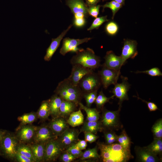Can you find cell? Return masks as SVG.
Listing matches in <instances>:
<instances>
[{
    "label": "cell",
    "instance_id": "cell-1",
    "mask_svg": "<svg viewBox=\"0 0 162 162\" xmlns=\"http://www.w3.org/2000/svg\"><path fill=\"white\" fill-rule=\"evenodd\" d=\"M101 156L104 162H124L131 157L130 149L125 148L119 143L105 145L99 144Z\"/></svg>",
    "mask_w": 162,
    "mask_h": 162
},
{
    "label": "cell",
    "instance_id": "cell-2",
    "mask_svg": "<svg viewBox=\"0 0 162 162\" xmlns=\"http://www.w3.org/2000/svg\"><path fill=\"white\" fill-rule=\"evenodd\" d=\"M54 92L63 100L73 102L78 105L84 94L78 85L73 84L68 78L58 83Z\"/></svg>",
    "mask_w": 162,
    "mask_h": 162
},
{
    "label": "cell",
    "instance_id": "cell-3",
    "mask_svg": "<svg viewBox=\"0 0 162 162\" xmlns=\"http://www.w3.org/2000/svg\"><path fill=\"white\" fill-rule=\"evenodd\" d=\"M70 62L72 65L79 64L93 70L101 66L100 57L96 55L94 50L89 48L86 49L81 48L72 57Z\"/></svg>",
    "mask_w": 162,
    "mask_h": 162
},
{
    "label": "cell",
    "instance_id": "cell-4",
    "mask_svg": "<svg viewBox=\"0 0 162 162\" xmlns=\"http://www.w3.org/2000/svg\"><path fill=\"white\" fill-rule=\"evenodd\" d=\"M19 143L15 134L6 130L0 143L2 156L10 160H14Z\"/></svg>",
    "mask_w": 162,
    "mask_h": 162
},
{
    "label": "cell",
    "instance_id": "cell-5",
    "mask_svg": "<svg viewBox=\"0 0 162 162\" xmlns=\"http://www.w3.org/2000/svg\"><path fill=\"white\" fill-rule=\"evenodd\" d=\"M78 85L84 94L98 91L102 83L98 73L93 71L84 76L80 80Z\"/></svg>",
    "mask_w": 162,
    "mask_h": 162
},
{
    "label": "cell",
    "instance_id": "cell-6",
    "mask_svg": "<svg viewBox=\"0 0 162 162\" xmlns=\"http://www.w3.org/2000/svg\"><path fill=\"white\" fill-rule=\"evenodd\" d=\"M101 66L102 68L98 74L100 77L102 85L106 89L110 85H114L117 83L121 73L120 71L107 67L104 64Z\"/></svg>",
    "mask_w": 162,
    "mask_h": 162
},
{
    "label": "cell",
    "instance_id": "cell-7",
    "mask_svg": "<svg viewBox=\"0 0 162 162\" xmlns=\"http://www.w3.org/2000/svg\"><path fill=\"white\" fill-rule=\"evenodd\" d=\"M64 150L57 138L49 141L46 144L44 162L55 161Z\"/></svg>",
    "mask_w": 162,
    "mask_h": 162
},
{
    "label": "cell",
    "instance_id": "cell-8",
    "mask_svg": "<svg viewBox=\"0 0 162 162\" xmlns=\"http://www.w3.org/2000/svg\"><path fill=\"white\" fill-rule=\"evenodd\" d=\"M37 127L30 124L20 125L15 134L19 142L27 144L32 142Z\"/></svg>",
    "mask_w": 162,
    "mask_h": 162
},
{
    "label": "cell",
    "instance_id": "cell-9",
    "mask_svg": "<svg viewBox=\"0 0 162 162\" xmlns=\"http://www.w3.org/2000/svg\"><path fill=\"white\" fill-rule=\"evenodd\" d=\"M121 77L122 80V82L117 83L115 84L114 87L111 91L113 95L119 100V109L123 102L124 100H128V92L130 86L128 82L127 77L121 76Z\"/></svg>",
    "mask_w": 162,
    "mask_h": 162
},
{
    "label": "cell",
    "instance_id": "cell-10",
    "mask_svg": "<svg viewBox=\"0 0 162 162\" xmlns=\"http://www.w3.org/2000/svg\"><path fill=\"white\" fill-rule=\"evenodd\" d=\"M80 131L76 129L68 128L57 137L60 144L65 150L71 145L78 141Z\"/></svg>",
    "mask_w": 162,
    "mask_h": 162
},
{
    "label": "cell",
    "instance_id": "cell-11",
    "mask_svg": "<svg viewBox=\"0 0 162 162\" xmlns=\"http://www.w3.org/2000/svg\"><path fill=\"white\" fill-rule=\"evenodd\" d=\"M92 38H86L82 39H75L69 38H64L63 41L62 45L59 52L63 56H65L68 52H72L76 53L81 48H78L77 46L80 44L87 42Z\"/></svg>",
    "mask_w": 162,
    "mask_h": 162
},
{
    "label": "cell",
    "instance_id": "cell-12",
    "mask_svg": "<svg viewBox=\"0 0 162 162\" xmlns=\"http://www.w3.org/2000/svg\"><path fill=\"white\" fill-rule=\"evenodd\" d=\"M57 138L52 132L48 124L37 126L32 142L47 143Z\"/></svg>",
    "mask_w": 162,
    "mask_h": 162
},
{
    "label": "cell",
    "instance_id": "cell-13",
    "mask_svg": "<svg viewBox=\"0 0 162 162\" xmlns=\"http://www.w3.org/2000/svg\"><path fill=\"white\" fill-rule=\"evenodd\" d=\"M120 109L116 111L104 110L101 123L102 126L109 128H117L119 123L118 115Z\"/></svg>",
    "mask_w": 162,
    "mask_h": 162
},
{
    "label": "cell",
    "instance_id": "cell-14",
    "mask_svg": "<svg viewBox=\"0 0 162 162\" xmlns=\"http://www.w3.org/2000/svg\"><path fill=\"white\" fill-rule=\"evenodd\" d=\"M137 44L136 40H124V45L120 56L125 62L128 59H134L137 55Z\"/></svg>",
    "mask_w": 162,
    "mask_h": 162
},
{
    "label": "cell",
    "instance_id": "cell-15",
    "mask_svg": "<svg viewBox=\"0 0 162 162\" xmlns=\"http://www.w3.org/2000/svg\"><path fill=\"white\" fill-rule=\"evenodd\" d=\"M93 70L79 64L72 65L70 75L68 79L74 85H77L80 80L85 75L92 71Z\"/></svg>",
    "mask_w": 162,
    "mask_h": 162
},
{
    "label": "cell",
    "instance_id": "cell-16",
    "mask_svg": "<svg viewBox=\"0 0 162 162\" xmlns=\"http://www.w3.org/2000/svg\"><path fill=\"white\" fill-rule=\"evenodd\" d=\"M48 124L53 133L57 137L69 128L67 120L61 116L53 117Z\"/></svg>",
    "mask_w": 162,
    "mask_h": 162
},
{
    "label": "cell",
    "instance_id": "cell-17",
    "mask_svg": "<svg viewBox=\"0 0 162 162\" xmlns=\"http://www.w3.org/2000/svg\"><path fill=\"white\" fill-rule=\"evenodd\" d=\"M104 58V64L108 68L117 70L120 71L125 63L121 57L116 55L112 51H107Z\"/></svg>",
    "mask_w": 162,
    "mask_h": 162
},
{
    "label": "cell",
    "instance_id": "cell-18",
    "mask_svg": "<svg viewBox=\"0 0 162 162\" xmlns=\"http://www.w3.org/2000/svg\"><path fill=\"white\" fill-rule=\"evenodd\" d=\"M72 26V25H70L67 29L64 30L56 38L52 39L51 43L46 49V54L44 57L45 61L48 62L51 59L53 55L59 47L62 40Z\"/></svg>",
    "mask_w": 162,
    "mask_h": 162
},
{
    "label": "cell",
    "instance_id": "cell-19",
    "mask_svg": "<svg viewBox=\"0 0 162 162\" xmlns=\"http://www.w3.org/2000/svg\"><path fill=\"white\" fill-rule=\"evenodd\" d=\"M137 158L140 162H157L159 161L157 156L150 151L146 147L135 148Z\"/></svg>",
    "mask_w": 162,
    "mask_h": 162
},
{
    "label": "cell",
    "instance_id": "cell-20",
    "mask_svg": "<svg viewBox=\"0 0 162 162\" xmlns=\"http://www.w3.org/2000/svg\"><path fill=\"white\" fill-rule=\"evenodd\" d=\"M46 143L32 142L28 143L35 162H44Z\"/></svg>",
    "mask_w": 162,
    "mask_h": 162
},
{
    "label": "cell",
    "instance_id": "cell-21",
    "mask_svg": "<svg viewBox=\"0 0 162 162\" xmlns=\"http://www.w3.org/2000/svg\"><path fill=\"white\" fill-rule=\"evenodd\" d=\"M67 4L74 14L78 13L83 14L85 17H87L88 7L83 0H68Z\"/></svg>",
    "mask_w": 162,
    "mask_h": 162
},
{
    "label": "cell",
    "instance_id": "cell-22",
    "mask_svg": "<svg viewBox=\"0 0 162 162\" xmlns=\"http://www.w3.org/2000/svg\"><path fill=\"white\" fill-rule=\"evenodd\" d=\"M78 105L70 101L63 100L61 104L58 116L65 118L75 111Z\"/></svg>",
    "mask_w": 162,
    "mask_h": 162
},
{
    "label": "cell",
    "instance_id": "cell-23",
    "mask_svg": "<svg viewBox=\"0 0 162 162\" xmlns=\"http://www.w3.org/2000/svg\"><path fill=\"white\" fill-rule=\"evenodd\" d=\"M82 124L80 131V133L82 132H88L95 134L98 132L101 131L102 130L103 127L101 123L98 121H86L84 122Z\"/></svg>",
    "mask_w": 162,
    "mask_h": 162
},
{
    "label": "cell",
    "instance_id": "cell-24",
    "mask_svg": "<svg viewBox=\"0 0 162 162\" xmlns=\"http://www.w3.org/2000/svg\"><path fill=\"white\" fill-rule=\"evenodd\" d=\"M63 99L57 94L53 95L49 99L50 115L53 118L58 117Z\"/></svg>",
    "mask_w": 162,
    "mask_h": 162
},
{
    "label": "cell",
    "instance_id": "cell-25",
    "mask_svg": "<svg viewBox=\"0 0 162 162\" xmlns=\"http://www.w3.org/2000/svg\"><path fill=\"white\" fill-rule=\"evenodd\" d=\"M68 124L73 127H75L82 124L84 122V116L80 109L74 111L69 116L67 120Z\"/></svg>",
    "mask_w": 162,
    "mask_h": 162
},
{
    "label": "cell",
    "instance_id": "cell-26",
    "mask_svg": "<svg viewBox=\"0 0 162 162\" xmlns=\"http://www.w3.org/2000/svg\"><path fill=\"white\" fill-rule=\"evenodd\" d=\"M38 118L41 120L47 119L50 115L49 99L43 100L37 112Z\"/></svg>",
    "mask_w": 162,
    "mask_h": 162
},
{
    "label": "cell",
    "instance_id": "cell-27",
    "mask_svg": "<svg viewBox=\"0 0 162 162\" xmlns=\"http://www.w3.org/2000/svg\"><path fill=\"white\" fill-rule=\"evenodd\" d=\"M79 105L80 109L84 110L87 115V121H98L100 118L99 112L95 108H92L84 105L80 102Z\"/></svg>",
    "mask_w": 162,
    "mask_h": 162
},
{
    "label": "cell",
    "instance_id": "cell-28",
    "mask_svg": "<svg viewBox=\"0 0 162 162\" xmlns=\"http://www.w3.org/2000/svg\"><path fill=\"white\" fill-rule=\"evenodd\" d=\"M38 118L37 112H31L25 113L17 118L21 125L31 124Z\"/></svg>",
    "mask_w": 162,
    "mask_h": 162
},
{
    "label": "cell",
    "instance_id": "cell-29",
    "mask_svg": "<svg viewBox=\"0 0 162 162\" xmlns=\"http://www.w3.org/2000/svg\"><path fill=\"white\" fill-rule=\"evenodd\" d=\"M146 147L154 154L157 156L160 154L162 152V139H154L153 141Z\"/></svg>",
    "mask_w": 162,
    "mask_h": 162
},
{
    "label": "cell",
    "instance_id": "cell-30",
    "mask_svg": "<svg viewBox=\"0 0 162 162\" xmlns=\"http://www.w3.org/2000/svg\"><path fill=\"white\" fill-rule=\"evenodd\" d=\"M17 152L32 160L35 162L28 143H19L17 148Z\"/></svg>",
    "mask_w": 162,
    "mask_h": 162
},
{
    "label": "cell",
    "instance_id": "cell-31",
    "mask_svg": "<svg viewBox=\"0 0 162 162\" xmlns=\"http://www.w3.org/2000/svg\"><path fill=\"white\" fill-rule=\"evenodd\" d=\"M80 158L81 160H84L92 158H100V156L98 153L97 147H95L86 150L83 152Z\"/></svg>",
    "mask_w": 162,
    "mask_h": 162
},
{
    "label": "cell",
    "instance_id": "cell-32",
    "mask_svg": "<svg viewBox=\"0 0 162 162\" xmlns=\"http://www.w3.org/2000/svg\"><path fill=\"white\" fill-rule=\"evenodd\" d=\"M114 96L113 95L109 98L107 97L104 94L102 90L97 97L94 101L98 108H102L104 105L108 102L111 99L113 98Z\"/></svg>",
    "mask_w": 162,
    "mask_h": 162
},
{
    "label": "cell",
    "instance_id": "cell-33",
    "mask_svg": "<svg viewBox=\"0 0 162 162\" xmlns=\"http://www.w3.org/2000/svg\"><path fill=\"white\" fill-rule=\"evenodd\" d=\"M152 131L154 139H162V120H158L153 125L152 128Z\"/></svg>",
    "mask_w": 162,
    "mask_h": 162
},
{
    "label": "cell",
    "instance_id": "cell-34",
    "mask_svg": "<svg viewBox=\"0 0 162 162\" xmlns=\"http://www.w3.org/2000/svg\"><path fill=\"white\" fill-rule=\"evenodd\" d=\"M122 5L121 4L116 2L114 0L111 1L110 2H107L106 4L102 6L103 8V11H104V9L106 8H109L110 9L112 13L113 19L116 13L122 7Z\"/></svg>",
    "mask_w": 162,
    "mask_h": 162
},
{
    "label": "cell",
    "instance_id": "cell-35",
    "mask_svg": "<svg viewBox=\"0 0 162 162\" xmlns=\"http://www.w3.org/2000/svg\"><path fill=\"white\" fill-rule=\"evenodd\" d=\"M97 96V91H94L84 93L83 95L86 101L87 106L90 107L94 103Z\"/></svg>",
    "mask_w": 162,
    "mask_h": 162
},
{
    "label": "cell",
    "instance_id": "cell-36",
    "mask_svg": "<svg viewBox=\"0 0 162 162\" xmlns=\"http://www.w3.org/2000/svg\"><path fill=\"white\" fill-rule=\"evenodd\" d=\"M107 16H105L96 18L87 30L91 31L94 29H98L104 22L109 20L107 19Z\"/></svg>",
    "mask_w": 162,
    "mask_h": 162
},
{
    "label": "cell",
    "instance_id": "cell-37",
    "mask_svg": "<svg viewBox=\"0 0 162 162\" xmlns=\"http://www.w3.org/2000/svg\"><path fill=\"white\" fill-rule=\"evenodd\" d=\"M65 150L70 152L77 158H80L83 153L77 146L76 143L70 146Z\"/></svg>",
    "mask_w": 162,
    "mask_h": 162
},
{
    "label": "cell",
    "instance_id": "cell-38",
    "mask_svg": "<svg viewBox=\"0 0 162 162\" xmlns=\"http://www.w3.org/2000/svg\"><path fill=\"white\" fill-rule=\"evenodd\" d=\"M58 158L60 161L62 162H71L77 158L66 150L62 152Z\"/></svg>",
    "mask_w": 162,
    "mask_h": 162
},
{
    "label": "cell",
    "instance_id": "cell-39",
    "mask_svg": "<svg viewBox=\"0 0 162 162\" xmlns=\"http://www.w3.org/2000/svg\"><path fill=\"white\" fill-rule=\"evenodd\" d=\"M118 27L117 24L111 21L108 23L106 26L105 29L107 33L110 35H114L117 32Z\"/></svg>",
    "mask_w": 162,
    "mask_h": 162
},
{
    "label": "cell",
    "instance_id": "cell-40",
    "mask_svg": "<svg viewBox=\"0 0 162 162\" xmlns=\"http://www.w3.org/2000/svg\"><path fill=\"white\" fill-rule=\"evenodd\" d=\"M136 74L145 73L152 76H162V73L160 69L157 67H154L149 70L143 71H137L135 72Z\"/></svg>",
    "mask_w": 162,
    "mask_h": 162
},
{
    "label": "cell",
    "instance_id": "cell-41",
    "mask_svg": "<svg viewBox=\"0 0 162 162\" xmlns=\"http://www.w3.org/2000/svg\"><path fill=\"white\" fill-rule=\"evenodd\" d=\"M100 7V5L88 7V14L94 17H97L99 13Z\"/></svg>",
    "mask_w": 162,
    "mask_h": 162
},
{
    "label": "cell",
    "instance_id": "cell-42",
    "mask_svg": "<svg viewBox=\"0 0 162 162\" xmlns=\"http://www.w3.org/2000/svg\"><path fill=\"white\" fill-rule=\"evenodd\" d=\"M84 134L85 140L89 143H92L95 142L99 137L98 136L92 133L88 132H83Z\"/></svg>",
    "mask_w": 162,
    "mask_h": 162
},
{
    "label": "cell",
    "instance_id": "cell-43",
    "mask_svg": "<svg viewBox=\"0 0 162 162\" xmlns=\"http://www.w3.org/2000/svg\"><path fill=\"white\" fill-rule=\"evenodd\" d=\"M14 161L17 162H34L32 160L17 152Z\"/></svg>",
    "mask_w": 162,
    "mask_h": 162
},
{
    "label": "cell",
    "instance_id": "cell-44",
    "mask_svg": "<svg viewBox=\"0 0 162 162\" xmlns=\"http://www.w3.org/2000/svg\"><path fill=\"white\" fill-rule=\"evenodd\" d=\"M135 97L137 98L138 99H140L143 102L146 103L150 111H154L158 109L157 106L154 103L152 102L147 101L141 99L140 98L138 97Z\"/></svg>",
    "mask_w": 162,
    "mask_h": 162
},
{
    "label": "cell",
    "instance_id": "cell-45",
    "mask_svg": "<svg viewBox=\"0 0 162 162\" xmlns=\"http://www.w3.org/2000/svg\"><path fill=\"white\" fill-rule=\"evenodd\" d=\"M86 21L84 18L74 19V24L77 27H82L84 25Z\"/></svg>",
    "mask_w": 162,
    "mask_h": 162
},
{
    "label": "cell",
    "instance_id": "cell-46",
    "mask_svg": "<svg viewBox=\"0 0 162 162\" xmlns=\"http://www.w3.org/2000/svg\"><path fill=\"white\" fill-rule=\"evenodd\" d=\"M76 144L81 150L85 149L87 146V142L85 140H79Z\"/></svg>",
    "mask_w": 162,
    "mask_h": 162
},
{
    "label": "cell",
    "instance_id": "cell-47",
    "mask_svg": "<svg viewBox=\"0 0 162 162\" xmlns=\"http://www.w3.org/2000/svg\"><path fill=\"white\" fill-rule=\"evenodd\" d=\"M121 135L124 142L127 145L130 146V140L124 130L123 131Z\"/></svg>",
    "mask_w": 162,
    "mask_h": 162
},
{
    "label": "cell",
    "instance_id": "cell-48",
    "mask_svg": "<svg viewBox=\"0 0 162 162\" xmlns=\"http://www.w3.org/2000/svg\"><path fill=\"white\" fill-rule=\"evenodd\" d=\"M117 141L119 143L126 148L130 149V146L127 145L123 140L121 135L118 136Z\"/></svg>",
    "mask_w": 162,
    "mask_h": 162
},
{
    "label": "cell",
    "instance_id": "cell-49",
    "mask_svg": "<svg viewBox=\"0 0 162 162\" xmlns=\"http://www.w3.org/2000/svg\"><path fill=\"white\" fill-rule=\"evenodd\" d=\"M86 5L88 7L96 5L100 0H85Z\"/></svg>",
    "mask_w": 162,
    "mask_h": 162
},
{
    "label": "cell",
    "instance_id": "cell-50",
    "mask_svg": "<svg viewBox=\"0 0 162 162\" xmlns=\"http://www.w3.org/2000/svg\"><path fill=\"white\" fill-rule=\"evenodd\" d=\"M118 136L116 135L114 137L107 139H106L107 144H111L112 143L114 142L117 141V140Z\"/></svg>",
    "mask_w": 162,
    "mask_h": 162
},
{
    "label": "cell",
    "instance_id": "cell-51",
    "mask_svg": "<svg viewBox=\"0 0 162 162\" xmlns=\"http://www.w3.org/2000/svg\"><path fill=\"white\" fill-rule=\"evenodd\" d=\"M106 139H110L112 138L116 135L111 133H107L105 134Z\"/></svg>",
    "mask_w": 162,
    "mask_h": 162
},
{
    "label": "cell",
    "instance_id": "cell-52",
    "mask_svg": "<svg viewBox=\"0 0 162 162\" xmlns=\"http://www.w3.org/2000/svg\"><path fill=\"white\" fill-rule=\"evenodd\" d=\"M6 130H3L0 132V143L6 131Z\"/></svg>",
    "mask_w": 162,
    "mask_h": 162
},
{
    "label": "cell",
    "instance_id": "cell-53",
    "mask_svg": "<svg viewBox=\"0 0 162 162\" xmlns=\"http://www.w3.org/2000/svg\"><path fill=\"white\" fill-rule=\"evenodd\" d=\"M117 2H118L122 5L124 4V3L125 0H113Z\"/></svg>",
    "mask_w": 162,
    "mask_h": 162
},
{
    "label": "cell",
    "instance_id": "cell-54",
    "mask_svg": "<svg viewBox=\"0 0 162 162\" xmlns=\"http://www.w3.org/2000/svg\"><path fill=\"white\" fill-rule=\"evenodd\" d=\"M3 130L0 129V132H2Z\"/></svg>",
    "mask_w": 162,
    "mask_h": 162
},
{
    "label": "cell",
    "instance_id": "cell-55",
    "mask_svg": "<svg viewBox=\"0 0 162 162\" xmlns=\"http://www.w3.org/2000/svg\"><path fill=\"white\" fill-rule=\"evenodd\" d=\"M0 156H2V154L0 152Z\"/></svg>",
    "mask_w": 162,
    "mask_h": 162
},
{
    "label": "cell",
    "instance_id": "cell-56",
    "mask_svg": "<svg viewBox=\"0 0 162 162\" xmlns=\"http://www.w3.org/2000/svg\"><path fill=\"white\" fill-rule=\"evenodd\" d=\"M105 0H102V1H105Z\"/></svg>",
    "mask_w": 162,
    "mask_h": 162
}]
</instances>
